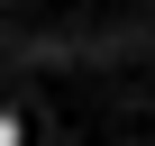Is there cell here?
Here are the masks:
<instances>
[{"label":"cell","instance_id":"cell-1","mask_svg":"<svg viewBox=\"0 0 155 146\" xmlns=\"http://www.w3.org/2000/svg\"><path fill=\"white\" fill-rule=\"evenodd\" d=\"M0 146H28V128H18V119H0Z\"/></svg>","mask_w":155,"mask_h":146}]
</instances>
